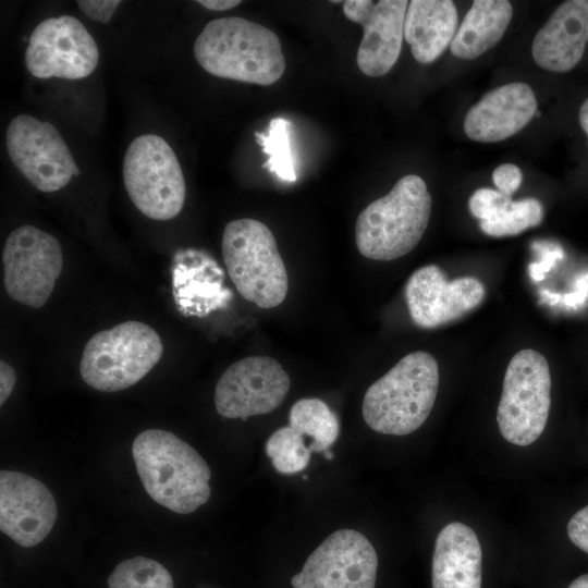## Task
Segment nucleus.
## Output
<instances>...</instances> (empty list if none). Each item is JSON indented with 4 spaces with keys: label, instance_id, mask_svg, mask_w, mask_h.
Here are the masks:
<instances>
[{
    "label": "nucleus",
    "instance_id": "f257e3e1",
    "mask_svg": "<svg viewBox=\"0 0 588 588\" xmlns=\"http://www.w3.org/2000/svg\"><path fill=\"white\" fill-rule=\"evenodd\" d=\"M137 475L148 495L177 514H189L210 495L211 470L200 454L174 433L140 432L132 445Z\"/></svg>",
    "mask_w": 588,
    "mask_h": 588
},
{
    "label": "nucleus",
    "instance_id": "f03ea898",
    "mask_svg": "<svg viewBox=\"0 0 588 588\" xmlns=\"http://www.w3.org/2000/svg\"><path fill=\"white\" fill-rule=\"evenodd\" d=\"M194 54L211 75L262 86L278 82L285 70L275 33L238 16L210 21L195 40Z\"/></svg>",
    "mask_w": 588,
    "mask_h": 588
},
{
    "label": "nucleus",
    "instance_id": "7ed1b4c3",
    "mask_svg": "<svg viewBox=\"0 0 588 588\" xmlns=\"http://www.w3.org/2000/svg\"><path fill=\"white\" fill-rule=\"evenodd\" d=\"M439 388V367L428 352L405 355L366 391L362 414L376 432L405 436L430 415Z\"/></svg>",
    "mask_w": 588,
    "mask_h": 588
},
{
    "label": "nucleus",
    "instance_id": "20e7f679",
    "mask_svg": "<svg viewBox=\"0 0 588 588\" xmlns=\"http://www.w3.org/2000/svg\"><path fill=\"white\" fill-rule=\"evenodd\" d=\"M432 198L415 174L401 177L384 196L357 217L355 243L366 258L389 261L405 256L420 242L431 216Z\"/></svg>",
    "mask_w": 588,
    "mask_h": 588
},
{
    "label": "nucleus",
    "instance_id": "39448f33",
    "mask_svg": "<svg viewBox=\"0 0 588 588\" xmlns=\"http://www.w3.org/2000/svg\"><path fill=\"white\" fill-rule=\"evenodd\" d=\"M222 256L237 292L261 308H274L286 297L289 277L275 238L262 222L230 221L222 234Z\"/></svg>",
    "mask_w": 588,
    "mask_h": 588
},
{
    "label": "nucleus",
    "instance_id": "423d86ee",
    "mask_svg": "<svg viewBox=\"0 0 588 588\" xmlns=\"http://www.w3.org/2000/svg\"><path fill=\"white\" fill-rule=\"evenodd\" d=\"M162 353V341L154 328L128 320L101 330L87 341L79 373L97 391H122L142 380Z\"/></svg>",
    "mask_w": 588,
    "mask_h": 588
},
{
    "label": "nucleus",
    "instance_id": "0eeeda50",
    "mask_svg": "<svg viewBox=\"0 0 588 588\" xmlns=\"http://www.w3.org/2000/svg\"><path fill=\"white\" fill-rule=\"evenodd\" d=\"M123 181L132 203L150 219H173L184 206L186 185L181 166L173 149L158 135H140L130 144Z\"/></svg>",
    "mask_w": 588,
    "mask_h": 588
},
{
    "label": "nucleus",
    "instance_id": "6e6552de",
    "mask_svg": "<svg viewBox=\"0 0 588 588\" xmlns=\"http://www.w3.org/2000/svg\"><path fill=\"white\" fill-rule=\"evenodd\" d=\"M551 375L546 357L530 348L517 352L510 360L497 422L510 443L527 446L543 432L550 412Z\"/></svg>",
    "mask_w": 588,
    "mask_h": 588
},
{
    "label": "nucleus",
    "instance_id": "1a4fd4ad",
    "mask_svg": "<svg viewBox=\"0 0 588 588\" xmlns=\"http://www.w3.org/2000/svg\"><path fill=\"white\" fill-rule=\"evenodd\" d=\"M8 295L28 307L41 308L63 268V253L51 234L29 224L13 230L2 250Z\"/></svg>",
    "mask_w": 588,
    "mask_h": 588
},
{
    "label": "nucleus",
    "instance_id": "9d476101",
    "mask_svg": "<svg viewBox=\"0 0 588 588\" xmlns=\"http://www.w3.org/2000/svg\"><path fill=\"white\" fill-rule=\"evenodd\" d=\"M5 144L13 164L41 192L59 191L79 174L62 136L48 122L28 114L15 117L7 128Z\"/></svg>",
    "mask_w": 588,
    "mask_h": 588
},
{
    "label": "nucleus",
    "instance_id": "9b49d317",
    "mask_svg": "<svg viewBox=\"0 0 588 588\" xmlns=\"http://www.w3.org/2000/svg\"><path fill=\"white\" fill-rule=\"evenodd\" d=\"M99 62L98 46L79 20L71 15L50 17L33 30L25 64L38 78L81 79Z\"/></svg>",
    "mask_w": 588,
    "mask_h": 588
},
{
    "label": "nucleus",
    "instance_id": "f8f14e48",
    "mask_svg": "<svg viewBox=\"0 0 588 588\" xmlns=\"http://www.w3.org/2000/svg\"><path fill=\"white\" fill-rule=\"evenodd\" d=\"M378 555L354 529L332 532L291 579L293 588H375Z\"/></svg>",
    "mask_w": 588,
    "mask_h": 588
},
{
    "label": "nucleus",
    "instance_id": "ddd939ff",
    "mask_svg": "<svg viewBox=\"0 0 588 588\" xmlns=\"http://www.w3.org/2000/svg\"><path fill=\"white\" fill-rule=\"evenodd\" d=\"M291 380L280 363L268 356H249L229 366L215 388V407L225 418L264 415L285 399Z\"/></svg>",
    "mask_w": 588,
    "mask_h": 588
},
{
    "label": "nucleus",
    "instance_id": "4468645a",
    "mask_svg": "<svg viewBox=\"0 0 588 588\" xmlns=\"http://www.w3.org/2000/svg\"><path fill=\"white\" fill-rule=\"evenodd\" d=\"M483 284L471 277L446 280L436 265L412 273L405 285V299L412 320L422 329L452 322L481 304Z\"/></svg>",
    "mask_w": 588,
    "mask_h": 588
},
{
    "label": "nucleus",
    "instance_id": "2eb2a0df",
    "mask_svg": "<svg viewBox=\"0 0 588 588\" xmlns=\"http://www.w3.org/2000/svg\"><path fill=\"white\" fill-rule=\"evenodd\" d=\"M57 502L38 479L21 471H0V530L23 548L39 544L52 530Z\"/></svg>",
    "mask_w": 588,
    "mask_h": 588
},
{
    "label": "nucleus",
    "instance_id": "dca6fc26",
    "mask_svg": "<svg viewBox=\"0 0 588 588\" xmlns=\"http://www.w3.org/2000/svg\"><path fill=\"white\" fill-rule=\"evenodd\" d=\"M406 0H347L344 15L363 27L356 62L363 74L385 75L399 59L404 39Z\"/></svg>",
    "mask_w": 588,
    "mask_h": 588
},
{
    "label": "nucleus",
    "instance_id": "f3484780",
    "mask_svg": "<svg viewBox=\"0 0 588 588\" xmlns=\"http://www.w3.org/2000/svg\"><path fill=\"white\" fill-rule=\"evenodd\" d=\"M536 111L537 99L530 86L522 82L502 85L469 108L464 132L475 142H501L523 130Z\"/></svg>",
    "mask_w": 588,
    "mask_h": 588
},
{
    "label": "nucleus",
    "instance_id": "a211bd4d",
    "mask_svg": "<svg viewBox=\"0 0 588 588\" xmlns=\"http://www.w3.org/2000/svg\"><path fill=\"white\" fill-rule=\"evenodd\" d=\"M587 44L588 0H568L537 32L531 54L541 69L563 73L577 65Z\"/></svg>",
    "mask_w": 588,
    "mask_h": 588
},
{
    "label": "nucleus",
    "instance_id": "6ab92c4d",
    "mask_svg": "<svg viewBox=\"0 0 588 588\" xmlns=\"http://www.w3.org/2000/svg\"><path fill=\"white\" fill-rule=\"evenodd\" d=\"M482 551L476 532L453 522L439 532L432 556V588H481Z\"/></svg>",
    "mask_w": 588,
    "mask_h": 588
},
{
    "label": "nucleus",
    "instance_id": "aec40b11",
    "mask_svg": "<svg viewBox=\"0 0 588 588\" xmlns=\"http://www.w3.org/2000/svg\"><path fill=\"white\" fill-rule=\"evenodd\" d=\"M457 10L451 0H412L408 2L404 39L414 59L422 64L437 60L456 34Z\"/></svg>",
    "mask_w": 588,
    "mask_h": 588
},
{
    "label": "nucleus",
    "instance_id": "412c9836",
    "mask_svg": "<svg viewBox=\"0 0 588 588\" xmlns=\"http://www.w3.org/2000/svg\"><path fill=\"white\" fill-rule=\"evenodd\" d=\"M513 16L506 0H475L451 42L454 57L473 60L494 47L503 37Z\"/></svg>",
    "mask_w": 588,
    "mask_h": 588
},
{
    "label": "nucleus",
    "instance_id": "4be33fe9",
    "mask_svg": "<svg viewBox=\"0 0 588 588\" xmlns=\"http://www.w3.org/2000/svg\"><path fill=\"white\" fill-rule=\"evenodd\" d=\"M289 426L303 437L311 438L310 452H326L340 432L335 413L322 400L315 397L296 401L289 413Z\"/></svg>",
    "mask_w": 588,
    "mask_h": 588
},
{
    "label": "nucleus",
    "instance_id": "5701e85b",
    "mask_svg": "<svg viewBox=\"0 0 588 588\" xmlns=\"http://www.w3.org/2000/svg\"><path fill=\"white\" fill-rule=\"evenodd\" d=\"M109 588H174L170 572L159 562L135 556L120 562L108 577Z\"/></svg>",
    "mask_w": 588,
    "mask_h": 588
},
{
    "label": "nucleus",
    "instance_id": "b1692460",
    "mask_svg": "<svg viewBox=\"0 0 588 588\" xmlns=\"http://www.w3.org/2000/svg\"><path fill=\"white\" fill-rule=\"evenodd\" d=\"M291 122L283 118L270 120L267 133H255L258 145L269 156L262 166L275 173L281 180L294 182L296 174L290 145L289 127Z\"/></svg>",
    "mask_w": 588,
    "mask_h": 588
},
{
    "label": "nucleus",
    "instance_id": "393cba45",
    "mask_svg": "<svg viewBox=\"0 0 588 588\" xmlns=\"http://www.w3.org/2000/svg\"><path fill=\"white\" fill-rule=\"evenodd\" d=\"M543 218L541 203L536 198L512 200V203L493 218L480 221L481 231L493 237L517 235L540 224Z\"/></svg>",
    "mask_w": 588,
    "mask_h": 588
},
{
    "label": "nucleus",
    "instance_id": "a878e982",
    "mask_svg": "<svg viewBox=\"0 0 588 588\" xmlns=\"http://www.w3.org/2000/svg\"><path fill=\"white\" fill-rule=\"evenodd\" d=\"M266 454L278 473L291 475L304 469L310 461V450L304 437L291 426L275 430L266 442Z\"/></svg>",
    "mask_w": 588,
    "mask_h": 588
},
{
    "label": "nucleus",
    "instance_id": "bb28decb",
    "mask_svg": "<svg viewBox=\"0 0 588 588\" xmlns=\"http://www.w3.org/2000/svg\"><path fill=\"white\" fill-rule=\"evenodd\" d=\"M511 203L512 198L499 191L479 188L470 196L468 208L474 217L485 221L500 213Z\"/></svg>",
    "mask_w": 588,
    "mask_h": 588
},
{
    "label": "nucleus",
    "instance_id": "cd10ccee",
    "mask_svg": "<svg viewBox=\"0 0 588 588\" xmlns=\"http://www.w3.org/2000/svg\"><path fill=\"white\" fill-rule=\"evenodd\" d=\"M492 180L499 192L511 197L520 186L523 173L517 166L503 163L495 168Z\"/></svg>",
    "mask_w": 588,
    "mask_h": 588
},
{
    "label": "nucleus",
    "instance_id": "c85d7f7f",
    "mask_svg": "<svg viewBox=\"0 0 588 588\" xmlns=\"http://www.w3.org/2000/svg\"><path fill=\"white\" fill-rule=\"evenodd\" d=\"M566 532L573 544L588 553V504L571 517Z\"/></svg>",
    "mask_w": 588,
    "mask_h": 588
},
{
    "label": "nucleus",
    "instance_id": "c756f323",
    "mask_svg": "<svg viewBox=\"0 0 588 588\" xmlns=\"http://www.w3.org/2000/svg\"><path fill=\"white\" fill-rule=\"evenodd\" d=\"M81 11L90 20L108 23L119 4L120 0H77Z\"/></svg>",
    "mask_w": 588,
    "mask_h": 588
},
{
    "label": "nucleus",
    "instance_id": "7c9ffc66",
    "mask_svg": "<svg viewBox=\"0 0 588 588\" xmlns=\"http://www.w3.org/2000/svg\"><path fill=\"white\" fill-rule=\"evenodd\" d=\"M16 381L14 369L4 360L0 362V405H3L13 391Z\"/></svg>",
    "mask_w": 588,
    "mask_h": 588
},
{
    "label": "nucleus",
    "instance_id": "2f4dec72",
    "mask_svg": "<svg viewBox=\"0 0 588 588\" xmlns=\"http://www.w3.org/2000/svg\"><path fill=\"white\" fill-rule=\"evenodd\" d=\"M197 3L201 4L208 10L226 11L238 5L241 1L238 0H198Z\"/></svg>",
    "mask_w": 588,
    "mask_h": 588
},
{
    "label": "nucleus",
    "instance_id": "473e14b6",
    "mask_svg": "<svg viewBox=\"0 0 588 588\" xmlns=\"http://www.w3.org/2000/svg\"><path fill=\"white\" fill-rule=\"evenodd\" d=\"M578 118L583 131L588 136V98L580 106Z\"/></svg>",
    "mask_w": 588,
    "mask_h": 588
},
{
    "label": "nucleus",
    "instance_id": "72a5a7b5",
    "mask_svg": "<svg viewBox=\"0 0 588 588\" xmlns=\"http://www.w3.org/2000/svg\"><path fill=\"white\" fill-rule=\"evenodd\" d=\"M567 588H588V573L577 576Z\"/></svg>",
    "mask_w": 588,
    "mask_h": 588
},
{
    "label": "nucleus",
    "instance_id": "f704fd0d",
    "mask_svg": "<svg viewBox=\"0 0 588 588\" xmlns=\"http://www.w3.org/2000/svg\"><path fill=\"white\" fill-rule=\"evenodd\" d=\"M323 453H324V456H326L327 458H329V460H331V458L333 457L332 453H331L329 450L326 451V452H323Z\"/></svg>",
    "mask_w": 588,
    "mask_h": 588
}]
</instances>
